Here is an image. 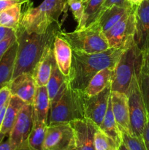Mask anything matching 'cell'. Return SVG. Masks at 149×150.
I'll return each instance as SVG.
<instances>
[{
    "label": "cell",
    "instance_id": "ba28073f",
    "mask_svg": "<svg viewBox=\"0 0 149 150\" xmlns=\"http://www.w3.org/2000/svg\"><path fill=\"white\" fill-rule=\"evenodd\" d=\"M75 148L74 130L70 123L47 126L43 150H72Z\"/></svg>",
    "mask_w": 149,
    "mask_h": 150
},
{
    "label": "cell",
    "instance_id": "1f68e13d",
    "mask_svg": "<svg viewBox=\"0 0 149 150\" xmlns=\"http://www.w3.org/2000/svg\"><path fill=\"white\" fill-rule=\"evenodd\" d=\"M11 96V92L8 86L0 89V112L8 104Z\"/></svg>",
    "mask_w": 149,
    "mask_h": 150
},
{
    "label": "cell",
    "instance_id": "7c38bea8",
    "mask_svg": "<svg viewBox=\"0 0 149 150\" xmlns=\"http://www.w3.org/2000/svg\"><path fill=\"white\" fill-rule=\"evenodd\" d=\"M111 92V85H110L97 95L89 98L86 97L85 117L91 120L98 127L106 114Z\"/></svg>",
    "mask_w": 149,
    "mask_h": 150
},
{
    "label": "cell",
    "instance_id": "5b68a950",
    "mask_svg": "<svg viewBox=\"0 0 149 150\" xmlns=\"http://www.w3.org/2000/svg\"><path fill=\"white\" fill-rule=\"evenodd\" d=\"M58 35L68 42L72 51L93 54L110 48L105 34L97 23L74 32L61 30Z\"/></svg>",
    "mask_w": 149,
    "mask_h": 150
},
{
    "label": "cell",
    "instance_id": "2e32d148",
    "mask_svg": "<svg viewBox=\"0 0 149 150\" xmlns=\"http://www.w3.org/2000/svg\"><path fill=\"white\" fill-rule=\"evenodd\" d=\"M55 62L53 44L47 47L43 55L34 68L32 74L37 86H45L48 83Z\"/></svg>",
    "mask_w": 149,
    "mask_h": 150
},
{
    "label": "cell",
    "instance_id": "b9f144b4",
    "mask_svg": "<svg viewBox=\"0 0 149 150\" xmlns=\"http://www.w3.org/2000/svg\"><path fill=\"white\" fill-rule=\"evenodd\" d=\"M118 150H129L128 149H127V146L124 145V144H121V145H120L119 148H118Z\"/></svg>",
    "mask_w": 149,
    "mask_h": 150
},
{
    "label": "cell",
    "instance_id": "f35d334b",
    "mask_svg": "<svg viewBox=\"0 0 149 150\" xmlns=\"http://www.w3.org/2000/svg\"><path fill=\"white\" fill-rule=\"evenodd\" d=\"M0 150H15L12 146L9 139L5 142H1L0 143Z\"/></svg>",
    "mask_w": 149,
    "mask_h": 150
},
{
    "label": "cell",
    "instance_id": "ffe728a7",
    "mask_svg": "<svg viewBox=\"0 0 149 150\" xmlns=\"http://www.w3.org/2000/svg\"><path fill=\"white\" fill-rule=\"evenodd\" d=\"M67 86V77L60 71L55 60L51 77L46 85L51 104L55 103L61 98Z\"/></svg>",
    "mask_w": 149,
    "mask_h": 150
},
{
    "label": "cell",
    "instance_id": "cb8c5ba5",
    "mask_svg": "<svg viewBox=\"0 0 149 150\" xmlns=\"http://www.w3.org/2000/svg\"><path fill=\"white\" fill-rule=\"evenodd\" d=\"M112 74L113 70L110 68L104 69L98 72L83 91L86 97L89 98L97 95L107 86L111 85Z\"/></svg>",
    "mask_w": 149,
    "mask_h": 150
},
{
    "label": "cell",
    "instance_id": "4fadbf2b",
    "mask_svg": "<svg viewBox=\"0 0 149 150\" xmlns=\"http://www.w3.org/2000/svg\"><path fill=\"white\" fill-rule=\"evenodd\" d=\"M70 124L74 130L76 149L95 150L94 135L98 126L87 118L74 120Z\"/></svg>",
    "mask_w": 149,
    "mask_h": 150
},
{
    "label": "cell",
    "instance_id": "f6af8a7d",
    "mask_svg": "<svg viewBox=\"0 0 149 150\" xmlns=\"http://www.w3.org/2000/svg\"><path fill=\"white\" fill-rule=\"evenodd\" d=\"M82 1H83L84 3H86V1H87V0H82Z\"/></svg>",
    "mask_w": 149,
    "mask_h": 150
},
{
    "label": "cell",
    "instance_id": "74e56055",
    "mask_svg": "<svg viewBox=\"0 0 149 150\" xmlns=\"http://www.w3.org/2000/svg\"><path fill=\"white\" fill-rule=\"evenodd\" d=\"M142 138H143V142H144L146 149L147 150H149V117H148L147 118V122H146L144 130H143Z\"/></svg>",
    "mask_w": 149,
    "mask_h": 150
},
{
    "label": "cell",
    "instance_id": "52a82bcc",
    "mask_svg": "<svg viewBox=\"0 0 149 150\" xmlns=\"http://www.w3.org/2000/svg\"><path fill=\"white\" fill-rule=\"evenodd\" d=\"M137 71L133 76L131 83L127 92L129 111L130 124L134 136L143 139V132L147 122L148 114L140 90Z\"/></svg>",
    "mask_w": 149,
    "mask_h": 150
},
{
    "label": "cell",
    "instance_id": "ac0fdd59",
    "mask_svg": "<svg viewBox=\"0 0 149 150\" xmlns=\"http://www.w3.org/2000/svg\"><path fill=\"white\" fill-rule=\"evenodd\" d=\"M50 105L51 103L46 86H37L32 104L33 123L45 122L48 124Z\"/></svg>",
    "mask_w": 149,
    "mask_h": 150
},
{
    "label": "cell",
    "instance_id": "6da1fadb",
    "mask_svg": "<svg viewBox=\"0 0 149 150\" xmlns=\"http://www.w3.org/2000/svg\"><path fill=\"white\" fill-rule=\"evenodd\" d=\"M58 22L53 23L42 33H29L20 26L15 30L18 51L13 79L23 73H32L47 47L53 44L54 38L61 30Z\"/></svg>",
    "mask_w": 149,
    "mask_h": 150
},
{
    "label": "cell",
    "instance_id": "e0dca14e",
    "mask_svg": "<svg viewBox=\"0 0 149 150\" xmlns=\"http://www.w3.org/2000/svg\"><path fill=\"white\" fill-rule=\"evenodd\" d=\"M135 7L134 6L131 5L127 6V7L112 6L110 8L105 10L99 16L96 23H97L102 32L105 33L114 25L124 20L130 14L134 13Z\"/></svg>",
    "mask_w": 149,
    "mask_h": 150
},
{
    "label": "cell",
    "instance_id": "60d3db41",
    "mask_svg": "<svg viewBox=\"0 0 149 150\" xmlns=\"http://www.w3.org/2000/svg\"><path fill=\"white\" fill-rule=\"evenodd\" d=\"M15 150H31V149L29 148V145H28V142H27L26 143H25L23 146H21L20 147L18 148V149Z\"/></svg>",
    "mask_w": 149,
    "mask_h": 150
},
{
    "label": "cell",
    "instance_id": "8fae6325",
    "mask_svg": "<svg viewBox=\"0 0 149 150\" xmlns=\"http://www.w3.org/2000/svg\"><path fill=\"white\" fill-rule=\"evenodd\" d=\"M134 20V44L145 52L149 48V0H143L135 7Z\"/></svg>",
    "mask_w": 149,
    "mask_h": 150
},
{
    "label": "cell",
    "instance_id": "d6986e66",
    "mask_svg": "<svg viewBox=\"0 0 149 150\" xmlns=\"http://www.w3.org/2000/svg\"><path fill=\"white\" fill-rule=\"evenodd\" d=\"M53 54L58 69L67 77L71 67L72 50L68 42L58 35L54 38Z\"/></svg>",
    "mask_w": 149,
    "mask_h": 150
},
{
    "label": "cell",
    "instance_id": "5bb4252c",
    "mask_svg": "<svg viewBox=\"0 0 149 150\" xmlns=\"http://www.w3.org/2000/svg\"><path fill=\"white\" fill-rule=\"evenodd\" d=\"M111 102L114 117L121 133H126L134 136L130 124L128 98L127 94L112 91Z\"/></svg>",
    "mask_w": 149,
    "mask_h": 150
},
{
    "label": "cell",
    "instance_id": "44dd1931",
    "mask_svg": "<svg viewBox=\"0 0 149 150\" xmlns=\"http://www.w3.org/2000/svg\"><path fill=\"white\" fill-rule=\"evenodd\" d=\"M18 43L15 42L0 61V89L10 84L13 79Z\"/></svg>",
    "mask_w": 149,
    "mask_h": 150
},
{
    "label": "cell",
    "instance_id": "3957f363",
    "mask_svg": "<svg viewBox=\"0 0 149 150\" xmlns=\"http://www.w3.org/2000/svg\"><path fill=\"white\" fill-rule=\"evenodd\" d=\"M67 0H44L38 7L29 6L22 14L19 26L29 33H42L52 23L58 22L68 9Z\"/></svg>",
    "mask_w": 149,
    "mask_h": 150
},
{
    "label": "cell",
    "instance_id": "4dcf8cb0",
    "mask_svg": "<svg viewBox=\"0 0 149 150\" xmlns=\"http://www.w3.org/2000/svg\"><path fill=\"white\" fill-rule=\"evenodd\" d=\"M69 7L72 13L74 18L77 21V24H79L84 15L85 3L82 0H77L69 4Z\"/></svg>",
    "mask_w": 149,
    "mask_h": 150
},
{
    "label": "cell",
    "instance_id": "d4e9b609",
    "mask_svg": "<svg viewBox=\"0 0 149 150\" xmlns=\"http://www.w3.org/2000/svg\"><path fill=\"white\" fill-rule=\"evenodd\" d=\"M105 0H87L85 3L84 15L81 21L77 24L75 30L85 29L96 23L100 16L102 7Z\"/></svg>",
    "mask_w": 149,
    "mask_h": 150
},
{
    "label": "cell",
    "instance_id": "8d00e7d4",
    "mask_svg": "<svg viewBox=\"0 0 149 150\" xmlns=\"http://www.w3.org/2000/svg\"><path fill=\"white\" fill-rule=\"evenodd\" d=\"M141 70L149 76V48L143 52V63Z\"/></svg>",
    "mask_w": 149,
    "mask_h": 150
},
{
    "label": "cell",
    "instance_id": "f1b7e54d",
    "mask_svg": "<svg viewBox=\"0 0 149 150\" xmlns=\"http://www.w3.org/2000/svg\"><path fill=\"white\" fill-rule=\"evenodd\" d=\"M137 76L148 117H149V76L142 71L141 69Z\"/></svg>",
    "mask_w": 149,
    "mask_h": 150
},
{
    "label": "cell",
    "instance_id": "484cf974",
    "mask_svg": "<svg viewBox=\"0 0 149 150\" xmlns=\"http://www.w3.org/2000/svg\"><path fill=\"white\" fill-rule=\"evenodd\" d=\"M22 4L13 6L0 12V26L16 30L21 18Z\"/></svg>",
    "mask_w": 149,
    "mask_h": 150
},
{
    "label": "cell",
    "instance_id": "7402d4cb",
    "mask_svg": "<svg viewBox=\"0 0 149 150\" xmlns=\"http://www.w3.org/2000/svg\"><path fill=\"white\" fill-rule=\"evenodd\" d=\"M25 104L26 103L20 98L15 95H12L6 108L4 120L0 129V134L4 136H9L10 131L13 129L19 111Z\"/></svg>",
    "mask_w": 149,
    "mask_h": 150
},
{
    "label": "cell",
    "instance_id": "d6a6232c",
    "mask_svg": "<svg viewBox=\"0 0 149 150\" xmlns=\"http://www.w3.org/2000/svg\"><path fill=\"white\" fill-rule=\"evenodd\" d=\"M16 42V35L10 37L7 39L0 42V61L6 54L9 48Z\"/></svg>",
    "mask_w": 149,
    "mask_h": 150
},
{
    "label": "cell",
    "instance_id": "603a6c76",
    "mask_svg": "<svg viewBox=\"0 0 149 150\" xmlns=\"http://www.w3.org/2000/svg\"><path fill=\"white\" fill-rule=\"evenodd\" d=\"M99 128L102 132H104L107 136L112 139L119 147L120 145L122 144V133L118 127V124L114 117L113 112H112L111 95L110 97L109 101H108L106 114H105V117H104L102 122L101 123Z\"/></svg>",
    "mask_w": 149,
    "mask_h": 150
},
{
    "label": "cell",
    "instance_id": "d590c367",
    "mask_svg": "<svg viewBox=\"0 0 149 150\" xmlns=\"http://www.w3.org/2000/svg\"><path fill=\"white\" fill-rule=\"evenodd\" d=\"M14 35H15V29L0 26V42Z\"/></svg>",
    "mask_w": 149,
    "mask_h": 150
},
{
    "label": "cell",
    "instance_id": "8992f818",
    "mask_svg": "<svg viewBox=\"0 0 149 150\" xmlns=\"http://www.w3.org/2000/svg\"><path fill=\"white\" fill-rule=\"evenodd\" d=\"M143 52L135 44L123 51L113 70L111 90L127 93L133 76L141 69Z\"/></svg>",
    "mask_w": 149,
    "mask_h": 150
},
{
    "label": "cell",
    "instance_id": "ee69618b",
    "mask_svg": "<svg viewBox=\"0 0 149 150\" xmlns=\"http://www.w3.org/2000/svg\"><path fill=\"white\" fill-rule=\"evenodd\" d=\"M77 1V0H67V2L69 5V4H70L71 3H72L73 1Z\"/></svg>",
    "mask_w": 149,
    "mask_h": 150
},
{
    "label": "cell",
    "instance_id": "9a60e30c",
    "mask_svg": "<svg viewBox=\"0 0 149 150\" xmlns=\"http://www.w3.org/2000/svg\"><path fill=\"white\" fill-rule=\"evenodd\" d=\"M12 95L18 97L26 104H32L37 89L33 76L23 73L10 81L8 85Z\"/></svg>",
    "mask_w": 149,
    "mask_h": 150
},
{
    "label": "cell",
    "instance_id": "ab89813d",
    "mask_svg": "<svg viewBox=\"0 0 149 150\" xmlns=\"http://www.w3.org/2000/svg\"><path fill=\"white\" fill-rule=\"evenodd\" d=\"M127 2H128L129 4H131V5L134 6V7H137V6L138 5V4H140L143 0H127Z\"/></svg>",
    "mask_w": 149,
    "mask_h": 150
},
{
    "label": "cell",
    "instance_id": "7bdbcfd3",
    "mask_svg": "<svg viewBox=\"0 0 149 150\" xmlns=\"http://www.w3.org/2000/svg\"><path fill=\"white\" fill-rule=\"evenodd\" d=\"M4 137H5V136H3V135H1V134H0V143H1L3 140H4Z\"/></svg>",
    "mask_w": 149,
    "mask_h": 150
},
{
    "label": "cell",
    "instance_id": "30bf717a",
    "mask_svg": "<svg viewBox=\"0 0 149 150\" xmlns=\"http://www.w3.org/2000/svg\"><path fill=\"white\" fill-rule=\"evenodd\" d=\"M33 126L32 104H25L19 111L8 139L15 149L27 142Z\"/></svg>",
    "mask_w": 149,
    "mask_h": 150
},
{
    "label": "cell",
    "instance_id": "9c48e42d",
    "mask_svg": "<svg viewBox=\"0 0 149 150\" xmlns=\"http://www.w3.org/2000/svg\"><path fill=\"white\" fill-rule=\"evenodd\" d=\"M134 30L135 20L134 12L104 34L110 48L126 50L134 44Z\"/></svg>",
    "mask_w": 149,
    "mask_h": 150
},
{
    "label": "cell",
    "instance_id": "836d02e7",
    "mask_svg": "<svg viewBox=\"0 0 149 150\" xmlns=\"http://www.w3.org/2000/svg\"><path fill=\"white\" fill-rule=\"evenodd\" d=\"M119 6V7H127V6L131 5L127 2V0H105L102 7L100 15L107 9L110 8L112 6ZM132 6V5H131Z\"/></svg>",
    "mask_w": 149,
    "mask_h": 150
},
{
    "label": "cell",
    "instance_id": "7a4b0ae2",
    "mask_svg": "<svg viewBox=\"0 0 149 150\" xmlns=\"http://www.w3.org/2000/svg\"><path fill=\"white\" fill-rule=\"evenodd\" d=\"M124 51L114 48L93 54L72 51L71 67L67 77L68 86L84 91L98 72L106 68L114 70Z\"/></svg>",
    "mask_w": 149,
    "mask_h": 150
},
{
    "label": "cell",
    "instance_id": "83f0119b",
    "mask_svg": "<svg viewBox=\"0 0 149 150\" xmlns=\"http://www.w3.org/2000/svg\"><path fill=\"white\" fill-rule=\"evenodd\" d=\"M95 150H118V146L112 139L107 136L99 128L94 135Z\"/></svg>",
    "mask_w": 149,
    "mask_h": 150
},
{
    "label": "cell",
    "instance_id": "4316f807",
    "mask_svg": "<svg viewBox=\"0 0 149 150\" xmlns=\"http://www.w3.org/2000/svg\"><path fill=\"white\" fill-rule=\"evenodd\" d=\"M48 124L45 122L33 123L32 129L28 138V145L31 150H43L44 139Z\"/></svg>",
    "mask_w": 149,
    "mask_h": 150
},
{
    "label": "cell",
    "instance_id": "bcb514c9",
    "mask_svg": "<svg viewBox=\"0 0 149 150\" xmlns=\"http://www.w3.org/2000/svg\"><path fill=\"white\" fill-rule=\"evenodd\" d=\"M72 150H77V149H76V148H74V149H72Z\"/></svg>",
    "mask_w": 149,
    "mask_h": 150
},
{
    "label": "cell",
    "instance_id": "e575fe53",
    "mask_svg": "<svg viewBox=\"0 0 149 150\" xmlns=\"http://www.w3.org/2000/svg\"><path fill=\"white\" fill-rule=\"evenodd\" d=\"M29 1L30 0H0V12L18 4H27Z\"/></svg>",
    "mask_w": 149,
    "mask_h": 150
},
{
    "label": "cell",
    "instance_id": "f546056e",
    "mask_svg": "<svg viewBox=\"0 0 149 150\" xmlns=\"http://www.w3.org/2000/svg\"><path fill=\"white\" fill-rule=\"evenodd\" d=\"M122 133V143L124 144L129 150H147L143 139L135 136Z\"/></svg>",
    "mask_w": 149,
    "mask_h": 150
},
{
    "label": "cell",
    "instance_id": "277c9868",
    "mask_svg": "<svg viewBox=\"0 0 149 150\" xmlns=\"http://www.w3.org/2000/svg\"><path fill=\"white\" fill-rule=\"evenodd\" d=\"M84 92L67 86L61 98L50 105L48 125L70 123L85 119Z\"/></svg>",
    "mask_w": 149,
    "mask_h": 150
}]
</instances>
